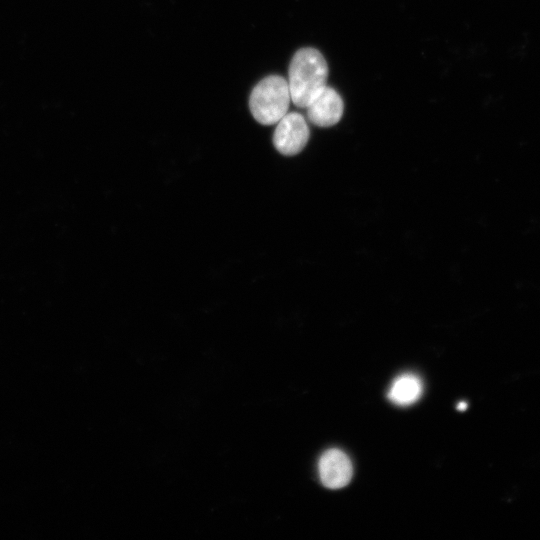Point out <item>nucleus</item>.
I'll return each instance as SVG.
<instances>
[{
	"instance_id": "f257e3e1",
	"label": "nucleus",
	"mask_w": 540,
	"mask_h": 540,
	"mask_svg": "<svg viewBox=\"0 0 540 540\" xmlns=\"http://www.w3.org/2000/svg\"><path fill=\"white\" fill-rule=\"evenodd\" d=\"M328 66L323 55L314 48L298 50L289 66L288 86L291 101L306 108L327 85Z\"/></svg>"
},
{
	"instance_id": "f03ea898",
	"label": "nucleus",
	"mask_w": 540,
	"mask_h": 540,
	"mask_svg": "<svg viewBox=\"0 0 540 540\" xmlns=\"http://www.w3.org/2000/svg\"><path fill=\"white\" fill-rule=\"evenodd\" d=\"M291 101L288 82L278 75L262 79L252 90L249 107L253 117L263 125L276 124L286 113Z\"/></svg>"
},
{
	"instance_id": "7ed1b4c3",
	"label": "nucleus",
	"mask_w": 540,
	"mask_h": 540,
	"mask_svg": "<svg viewBox=\"0 0 540 540\" xmlns=\"http://www.w3.org/2000/svg\"><path fill=\"white\" fill-rule=\"evenodd\" d=\"M276 124L273 144L277 151L287 156L301 152L309 139V128L304 117L299 113L290 112Z\"/></svg>"
},
{
	"instance_id": "20e7f679",
	"label": "nucleus",
	"mask_w": 540,
	"mask_h": 540,
	"mask_svg": "<svg viewBox=\"0 0 540 540\" xmlns=\"http://www.w3.org/2000/svg\"><path fill=\"white\" fill-rule=\"evenodd\" d=\"M322 484L329 489L346 486L353 474L349 457L339 449H329L323 453L318 465Z\"/></svg>"
},
{
	"instance_id": "39448f33",
	"label": "nucleus",
	"mask_w": 540,
	"mask_h": 540,
	"mask_svg": "<svg viewBox=\"0 0 540 540\" xmlns=\"http://www.w3.org/2000/svg\"><path fill=\"white\" fill-rule=\"evenodd\" d=\"M306 108L308 120L312 124L330 127L341 119L343 101L336 90L326 85Z\"/></svg>"
},
{
	"instance_id": "423d86ee",
	"label": "nucleus",
	"mask_w": 540,
	"mask_h": 540,
	"mask_svg": "<svg viewBox=\"0 0 540 540\" xmlns=\"http://www.w3.org/2000/svg\"><path fill=\"white\" fill-rule=\"evenodd\" d=\"M422 392L421 379L415 374L404 373L393 381L388 398L396 405L408 406L415 403L421 397Z\"/></svg>"
},
{
	"instance_id": "0eeeda50",
	"label": "nucleus",
	"mask_w": 540,
	"mask_h": 540,
	"mask_svg": "<svg viewBox=\"0 0 540 540\" xmlns=\"http://www.w3.org/2000/svg\"><path fill=\"white\" fill-rule=\"evenodd\" d=\"M466 407V404L465 403H460V405L457 407L459 410H463L465 409Z\"/></svg>"
}]
</instances>
